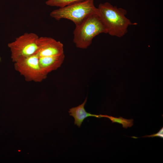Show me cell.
I'll use <instances>...</instances> for the list:
<instances>
[{"mask_svg":"<svg viewBox=\"0 0 163 163\" xmlns=\"http://www.w3.org/2000/svg\"><path fill=\"white\" fill-rule=\"evenodd\" d=\"M126 13L125 9L106 2L99 5L97 14L106 28L107 34L121 37L127 33L129 26L136 24L133 23L126 17Z\"/></svg>","mask_w":163,"mask_h":163,"instance_id":"6da1fadb","label":"cell"},{"mask_svg":"<svg viewBox=\"0 0 163 163\" xmlns=\"http://www.w3.org/2000/svg\"><path fill=\"white\" fill-rule=\"evenodd\" d=\"M103 33L107 34L106 30L97 14H93L76 26L73 42L77 47L86 49L95 36Z\"/></svg>","mask_w":163,"mask_h":163,"instance_id":"7a4b0ae2","label":"cell"},{"mask_svg":"<svg viewBox=\"0 0 163 163\" xmlns=\"http://www.w3.org/2000/svg\"><path fill=\"white\" fill-rule=\"evenodd\" d=\"M97 11L94 0H83L54 10L50 15L57 20L62 19L70 20L76 26L90 16L96 14Z\"/></svg>","mask_w":163,"mask_h":163,"instance_id":"3957f363","label":"cell"},{"mask_svg":"<svg viewBox=\"0 0 163 163\" xmlns=\"http://www.w3.org/2000/svg\"><path fill=\"white\" fill-rule=\"evenodd\" d=\"M39 37L35 33H26L8 43V46L11 51L12 61L14 63L35 54L38 49Z\"/></svg>","mask_w":163,"mask_h":163,"instance_id":"277c9868","label":"cell"},{"mask_svg":"<svg viewBox=\"0 0 163 163\" xmlns=\"http://www.w3.org/2000/svg\"><path fill=\"white\" fill-rule=\"evenodd\" d=\"M39 59L36 54L23 58L14 62V69L27 81L40 82L47 75L40 67Z\"/></svg>","mask_w":163,"mask_h":163,"instance_id":"5b68a950","label":"cell"},{"mask_svg":"<svg viewBox=\"0 0 163 163\" xmlns=\"http://www.w3.org/2000/svg\"><path fill=\"white\" fill-rule=\"evenodd\" d=\"M63 53V45L60 42L50 37H39L38 49L35 54L39 57L56 55Z\"/></svg>","mask_w":163,"mask_h":163,"instance_id":"8992f818","label":"cell"},{"mask_svg":"<svg viewBox=\"0 0 163 163\" xmlns=\"http://www.w3.org/2000/svg\"><path fill=\"white\" fill-rule=\"evenodd\" d=\"M65 55H59L39 57V61L42 69L47 75L60 67L64 60Z\"/></svg>","mask_w":163,"mask_h":163,"instance_id":"52a82bcc","label":"cell"},{"mask_svg":"<svg viewBox=\"0 0 163 163\" xmlns=\"http://www.w3.org/2000/svg\"><path fill=\"white\" fill-rule=\"evenodd\" d=\"M86 97L83 102L77 106L70 108L68 112L70 116H72L74 119V124L80 127L84 120L88 117H93L101 118L100 114L97 115L87 112L85 108V106L87 102Z\"/></svg>","mask_w":163,"mask_h":163,"instance_id":"ba28073f","label":"cell"},{"mask_svg":"<svg viewBox=\"0 0 163 163\" xmlns=\"http://www.w3.org/2000/svg\"><path fill=\"white\" fill-rule=\"evenodd\" d=\"M101 115V117H106L110 119L113 123H117L121 124L123 125V127L126 129L128 127H130L133 125V119H126L120 117L119 118L107 115Z\"/></svg>","mask_w":163,"mask_h":163,"instance_id":"9c48e42d","label":"cell"},{"mask_svg":"<svg viewBox=\"0 0 163 163\" xmlns=\"http://www.w3.org/2000/svg\"><path fill=\"white\" fill-rule=\"evenodd\" d=\"M83 0H48L46 2L47 5L62 7L76 2Z\"/></svg>","mask_w":163,"mask_h":163,"instance_id":"30bf717a","label":"cell"},{"mask_svg":"<svg viewBox=\"0 0 163 163\" xmlns=\"http://www.w3.org/2000/svg\"><path fill=\"white\" fill-rule=\"evenodd\" d=\"M159 136L160 137H161V138H163V128H161L160 130L157 133L155 134H153V135H151L150 136H143L142 137H154V136Z\"/></svg>","mask_w":163,"mask_h":163,"instance_id":"8fae6325","label":"cell"},{"mask_svg":"<svg viewBox=\"0 0 163 163\" xmlns=\"http://www.w3.org/2000/svg\"><path fill=\"white\" fill-rule=\"evenodd\" d=\"M0 61H1V58H0Z\"/></svg>","mask_w":163,"mask_h":163,"instance_id":"7c38bea8","label":"cell"}]
</instances>
